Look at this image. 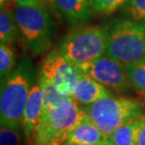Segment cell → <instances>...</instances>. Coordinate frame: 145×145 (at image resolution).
<instances>
[{
  "mask_svg": "<svg viewBox=\"0 0 145 145\" xmlns=\"http://www.w3.org/2000/svg\"><path fill=\"white\" fill-rule=\"evenodd\" d=\"M101 145H114V144H113V143L111 142V141H110V140H108V138H106V140L105 141H104V142H103L102 144H101Z\"/></svg>",
  "mask_w": 145,
  "mask_h": 145,
  "instance_id": "24",
  "label": "cell"
},
{
  "mask_svg": "<svg viewBox=\"0 0 145 145\" xmlns=\"http://www.w3.org/2000/svg\"><path fill=\"white\" fill-rule=\"evenodd\" d=\"M132 87L145 95V59L140 62L124 65Z\"/></svg>",
  "mask_w": 145,
  "mask_h": 145,
  "instance_id": "16",
  "label": "cell"
},
{
  "mask_svg": "<svg viewBox=\"0 0 145 145\" xmlns=\"http://www.w3.org/2000/svg\"><path fill=\"white\" fill-rule=\"evenodd\" d=\"M30 72L27 61L2 82L0 97L1 125L17 128L22 123L30 89Z\"/></svg>",
  "mask_w": 145,
  "mask_h": 145,
  "instance_id": "5",
  "label": "cell"
},
{
  "mask_svg": "<svg viewBox=\"0 0 145 145\" xmlns=\"http://www.w3.org/2000/svg\"><path fill=\"white\" fill-rule=\"evenodd\" d=\"M106 138L85 113L79 123L68 133L65 142L101 145Z\"/></svg>",
  "mask_w": 145,
  "mask_h": 145,
  "instance_id": "12",
  "label": "cell"
},
{
  "mask_svg": "<svg viewBox=\"0 0 145 145\" xmlns=\"http://www.w3.org/2000/svg\"><path fill=\"white\" fill-rule=\"evenodd\" d=\"M84 72L98 81L106 88L123 92L133 88L123 63L103 55L89 64Z\"/></svg>",
  "mask_w": 145,
  "mask_h": 145,
  "instance_id": "8",
  "label": "cell"
},
{
  "mask_svg": "<svg viewBox=\"0 0 145 145\" xmlns=\"http://www.w3.org/2000/svg\"><path fill=\"white\" fill-rule=\"evenodd\" d=\"M128 0H89L92 10L97 13L108 14L121 8Z\"/></svg>",
  "mask_w": 145,
  "mask_h": 145,
  "instance_id": "19",
  "label": "cell"
},
{
  "mask_svg": "<svg viewBox=\"0 0 145 145\" xmlns=\"http://www.w3.org/2000/svg\"><path fill=\"white\" fill-rule=\"evenodd\" d=\"M82 109L106 138L123 124L145 116L140 100L113 95L84 106Z\"/></svg>",
  "mask_w": 145,
  "mask_h": 145,
  "instance_id": "2",
  "label": "cell"
},
{
  "mask_svg": "<svg viewBox=\"0 0 145 145\" xmlns=\"http://www.w3.org/2000/svg\"><path fill=\"white\" fill-rule=\"evenodd\" d=\"M137 145H145V121L140 131V134H138Z\"/></svg>",
  "mask_w": 145,
  "mask_h": 145,
  "instance_id": "22",
  "label": "cell"
},
{
  "mask_svg": "<svg viewBox=\"0 0 145 145\" xmlns=\"http://www.w3.org/2000/svg\"><path fill=\"white\" fill-rule=\"evenodd\" d=\"M106 50L103 25H82L72 30L60 42L57 52L83 72Z\"/></svg>",
  "mask_w": 145,
  "mask_h": 145,
  "instance_id": "3",
  "label": "cell"
},
{
  "mask_svg": "<svg viewBox=\"0 0 145 145\" xmlns=\"http://www.w3.org/2000/svg\"><path fill=\"white\" fill-rule=\"evenodd\" d=\"M64 142H65L64 140H54V141H51V142H48V143H45V144H40V145H63Z\"/></svg>",
  "mask_w": 145,
  "mask_h": 145,
  "instance_id": "23",
  "label": "cell"
},
{
  "mask_svg": "<svg viewBox=\"0 0 145 145\" xmlns=\"http://www.w3.org/2000/svg\"><path fill=\"white\" fill-rule=\"evenodd\" d=\"M43 113V93L40 86L31 87L25 105L21 125L24 128L25 138L29 145H36L37 131Z\"/></svg>",
  "mask_w": 145,
  "mask_h": 145,
  "instance_id": "10",
  "label": "cell"
},
{
  "mask_svg": "<svg viewBox=\"0 0 145 145\" xmlns=\"http://www.w3.org/2000/svg\"><path fill=\"white\" fill-rule=\"evenodd\" d=\"M83 71L54 51L47 55L40 68V74L63 94L72 95L75 84L83 74Z\"/></svg>",
  "mask_w": 145,
  "mask_h": 145,
  "instance_id": "7",
  "label": "cell"
},
{
  "mask_svg": "<svg viewBox=\"0 0 145 145\" xmlns=\"http://www.w3.org/2000/svg\"><path fill=\"white\" fill-rule=\"evenodd\" d=\"M7 0H1V5ZM17 5L20 6H27V5H43L48 6L47 0H12Z\"/></svg>",
  "mask_w": 145,
  "mask_h": 145,
  "instance_id": "21",
  "label": "cell"
},
{
  "mask_svg": "<svg viewBox=\"0 0 145 145\" xmlns=\"http://www.w3.org/2000/svg\"><path fill=\"white\" fill-rule=\"evenodd\" d=\"M54 11L62 21L72 27H82L93 17L94 11L89 0H47Z\"/></svg>",
  "mask_w": 145,
  "mask_h": 145,
  "instance_id": "9",
  "label": "cell"
},
{
  "mask_svg": "<svg viewBox=\"0 0 145 145\" xmlns=\"http://www.w3.org/2000/svg\"><path fill=\"white\" fill-rule=\"evenodd\" d=\"M13 12L19 33L25 44L35 53L46 50L56 31V25L47 6L16 5Z\"/></svg>",
  "mask_w": 145,
  "mask_h": 145,
  "instance_id": "4",
  "label": "cell"
},
{
  "mask_svg": "<svg viewBox=\"0 0 145 145\" xmlns=\"http://www.w3.org/2000/svg\"><path fill=\"white\" fill-rule=\"evenodd\" d=\"M106 32L105 54L123 65L145 59V25L128 18L111 19L103 25Z\"/></svg>",
  "mask_w": 145,
  "mask_h": 145,
  "instance_id": "1",
  "label": "cell"
},
{
  "mask_svg": "<svg viewBox=\"0 0 145 145\" xmlns=\"http://www.w3.org/2000/svg\"><path fill=\"white\" fill-rule=\"evenodd\" d=\"M109 95L112 94L108 88L91 78L88 74L83 72L75 84L71 96L78 103L88 106Z\"/></svg>",
  "mask_w": 145,
  "mask_h": 145,
  "instance_id": "11",
  "label": "cell"
},
{
  "mask_svg": "<svg viewBox=\"0 0 145 145\" xmlns=\"http://www.w3.org/2000/svg\"><path fill=\"white\" fill-rule=\"evenodd\" d=\"M0 145H21V137L15 128L1 125Z\"/></svg>",
  "mask_w": 145,
  "mask_h": 145,
  "instance_id": "20",
  "label": "cell"
},
{
  "mask_svg": "<svg viewBox=\"0 0 145 145\" xmlns=\"http://www.w3.org/2000/svg\"><path fill=\"white\" fill-rule=\"evenodd\" d=\"M121 8L126 18L145 25V0H128Z\"/></svg>",
  "mask_w": 145,
  "mask_h": 145,
  "instance_id": "18",
  "label": "cell"
},
{
  "mask_svg": "<svg viewBox=\"0 0 145 145\" xmlns=\"http://www.w3.org/2000/svg\"><path fill=\"white\" fill-rule=\"evenodd\" d=\"M63 145H91V144H82V143H69V142H64Z\"/></svg>",
  "mask_w": 145,
  "mask_h": 145,
  "instance_id": "25",
  "label": "cell"
},
{
  "mask_svg": "<svg viewBox=\"0 0 145 145\" xmlns=\"http://www.w3.org/2000/svg\"><path fill=\"white\" fill-rule=\"evenodd\" d=\"M84 114V110L72 96L56 108L43 111L37 131L36 145L57 140L66 141L68 133L79 123Z\"/></svg>",
  "mask_w": 145,
  "mask_h": 145,
  "instance_id": "6",
  "label": "cell"
},
{
  "mask_svg": "<svg viewBox=\"0 0 145 145\" xmlns=\"http://www.w3.org/2000/svg\"><path fill=\"white\" fill-rule=\"evenodd\" d=\"M16 62V55L14 49L10 44L1 43L0 46V76L1 82L10 76L13 72Z\"/></svg>",
  "mask_w": 145,
  "mask_h": 145,
  "instance_id": "17",
  "label": "cell"
},
{
  "mask_svg": "<svg viewBox=\"0 0 145 145\" xmlns=\"http://www.w3.org/2000/svg\"><path fill=\"white\" fill-rule=\"evenodd\" d=\"M144 121L145 116L137 120L130 121L116 129L108 138L114 145H137L138 134Z\"/></svg>",
  "mask_w": 145,
  "mask_h": 145,
  "instance_id": "13",
  "label": "cell"
},
{
  "mask_svg": "<svg viewBox=\"0 0 145 145\" xmlns=\"http://www.w3.org/2000/svg\"><path fill=\"white\" fill-rule=\"evenodd\" d=\"M39 85L43 93V111H48L56 108L71 97V95L61 93L53 84L43 78L42 75H40L39 78Z\"/></svg>",
  "mask_w": 145,
  "mask_h": 145,
  "instance_id": "15",
  "label": "cell"
},
{
  "mask_svg": "<svg viewBox=\"0 0 145 145\" xmlns=\"http://www.w3.org/2000/svg\"><path fill=\"white\" fill-rule=\"evenodd\" d=\"M19 29L14 12L5 6H1L0 12V42L10 44L16 40Z\"/></svg>",
  "mask_w": 145,
  "mask_h": 145,
  "instance_id": "14",
  "label": "cell"
}]
</instances>
